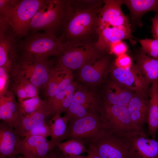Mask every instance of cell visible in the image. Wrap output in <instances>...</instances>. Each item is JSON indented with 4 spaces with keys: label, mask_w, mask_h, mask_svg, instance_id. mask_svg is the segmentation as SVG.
<instances>
[{
    "label": "cell",
    "mask_w": 158,
    "mask_h": 158,
    "mask_svg": "<svg viewBox=\"0 0 158 158\" xmlns=\"http://www.w3.org/2000/svg\"><path fill=\"white\" fill-rule=\"evenodd\" d=\"M103 0H67L61 36L71 46L95 44L98 37L99 15Z\"/></svg>",
    "instance_id": "6da1fadb"
},
{
    "label": "cell",
    "mask_w": 158,
    "mask_h": 158,
    "mask_svg": "<svg viewBox=\"0 0 158 158\" xmlns=\"http://www.w3.org/2000/svg\"><path fill=\"white\" fill-rule=\"evenodd\" d=\"M66 45L61 36L54 34L34 33L27 37L18 45L20 56H35L48 59L50 56L58 57Z\"/></svg>",
    "instance_id": "7a4b0ae2"
},
{
    "label": "cell",
    "mask_w": 158,
    "mask_h": 158,
    "mask_svg": "<svg viewBox=\"0 0 158 158\" xmlns=\"http://www.w3.org/2000/svg\"><path fill=\"white\" fill-rule=\"evenodd\" d=\"M67 0H44L32 18L29 31L43 30L44 32L54 34L62 27L65 18Z\"/></svg>",
    "instance_id": "3957f363"
},
{
    "label": "cell",
    "mask_w": 158,
    "mask_h": 158,
    "mask_svg": "<svg viewBox=\"0 0 158 158\" xmlns=\"http://www.w3.org/2000/svg\"><path fill=\"white\" fill-rule=\"evenodd\" d=\"M98 112L104 130L128 137L138 132L133 123L126 106L100 101Z\"/></svg>",
    "instance_id": "277c9868"
},
{
    "label": "cell",
    "mask_w": 158,
    "mask_h": 158,
    "mask_svg": "<svg viewBox=\"0 0 158 158\" xmlns=\"http://www.w3.org/2000/svg\"><path fill=\"white\" fill-rule=\"evenodd\" d=\"M55 63L54 61L47 59L18 55L16 64L11 73L23 76L35 86L39 90H44L51 70Z\"/></svg>",
    "instance_id": "5b68a950"
},
{
    "label": "cell",
    "mask_w": 158,
    "mask_h": 158,
    "mask_svg": "<svg viewBox=\"0 0 158 158\" xmlns=\"http://www.w3.org/2000/svg\"><path fill=\"white\" fill-rule=\"evenodd\" d=\"M44 0H18L15 4L0 13L16 36L27 35L32 18Z\"/></svg>",
    "instance_id": "8992f818"
},
{
    "label": "cell",
    "mask_w": 158,
    "mask_h": 158,
    "mask_svg": "<svg viewBox=\"0 0 158 158\" xmlns=\"http://www.w3.org/2000/svg\"><path fill=\"white\" fill-rule=\"evenodd\" d=\"M95 44L80 46H71L66 44L56 62L72 71L79 70L85 65L105 55V52L99 49Z\"/></svg>",
    "instance_id": "52a82bcc"
},
{
    "label": "cell",
    "mask_w": 158,
    "mask_h": 158,
    "mask_svg": "<svg viewBox=\"0 0 158 158\" xmlns=\"http://www.w3.org/2000/svg\"><path fill=\"white\" fill-rule=\"evenodd\" d=\"M103 130L98 112L70 121L63 141L75 139L89 145Z\"/></svg>",
    "instance_id": "ba28073f"
},
{
    "label": "cell",
    "mask_w": 158,
    "mask_h": 158,
    "mask_svg": "<svg viewBox=\"0 0 158 158\" xmlns=\"http://www.w3.org/2000/svg\"><path fill=\"white\" fill-rule=\"evenodd\" d=\"M129 138L103 130L89 145L102 158H130Z\"/></svg>",
    "instance_id": "9c48e42d"
},
{
    "label": "cell",
    "mask_w": 158,
    "mask_h": 158,
    "mask_svg": "<svg viewBox=\"0 0 158 158\" xmlns=\"http://www.w3.org/2000/svg\"><path fill=\"white\" fill-rule=\"evenodd\" d=\"M99 97L93 89L78 85L71 104L64 116L68 123L91 113L98 112Z\"/></svg>",
    "instance_id": "30bf717a"
},
{
    "label": "cell",
    "mask_w": 158,
    "mask_h": 158,
    "mask_svg": "<svg viewBox=\"0 0 158 158\" xmlns=\"http://www.w3.org/2000/svg\"><path fill=\"white\" fill-rule=\"evenodd\" d=\"M17 37L7 21L0 19V66L10 73L18 57Z\"/></svg>",
    "instance_id": "8fae6325"
},
{
    "label": "cell",
    "mask_w": 158,
    "mask_h": 158,
    "mask_svg": "<svg viewBox=\"0 0 158 158\" xmlns=\"http://www.w3.org/2000/svg\"><path fill=\"white\" fill-rule=\"evenodd\" d=\"M111 65L110 57L105 55L79 69V79L87 87L98 86L105 81Z\"/></svg>",
    "instance_id": "7c38bea8"
},
{
    "label": "cell",
    "mask_w": 158,
    "mask_h": 158,
    "mask_svg": "<svg viewBox=\"0 0 158 158\" xmlns=\"http://www.w3.org/2000/svg\"><path fill=\"white\" fill-rule=\"evenodd\" d=\"M57 143L41 136L25 137L20 141L17 152L27 158H43L56 147Z\"/></svg>",
    "instance_id": "4fadbf2b"
},
{
    "label": "cell",
    "mask_w": 158,
    "mask_h": 158,
    "mask_svg": "<svg viewBox=\"0 0 158 158\" xmlns=\"http://www.w3.org/2000/svg\"><path fill=\"white\" fill-rule=\"evenodd\" d=\"M149 101V90L136 91L127 107L133 123L138 132H144V126L147 121Z\"/></svg>",
    "instance_id": "5bb4252c"
},
{
    "label": "cell",
    "mask_w": 158,
    "mask_h": 158,
    "mask_svg": "<svg viewBox=\"0 0 158 158\" xmlns=\"http://www.w3.org/2000/svg\"><path fill=\"white\" fill-rule=\"evenodd\" d=\"M109 73L111 79L135 92L149 90V86L135 64L128 69L112 64Z\"/></svg>",
    "instance_id": "9a60e30c"
},
{
    "label": "cell",
    "mask_w": 158,
    "mask_h": 158,
    "mask_svg": "<svg viewBox=\"0 0 158 158\" xmlns=\"http://www.w3.org/2000/svg\"><path fill=\"white\" fill-rule=\"evenodd\" d=\"M72 71L55 63L52 68L46 86L44 90L45 99L51 98L64 90L74 82Z\"/></svg>",
    "instance_id": "2e32d148"
},
{
    "label": "cell",
    "mask_w": 158,
    "mask_h": 158,
    "mask_svg": "<svg viewBox=\"0 0 158 158\" xmlns=\"http://www.w3.org/2000/svg\"><path fill=\"white\" fill-rule=\"evenodd\" d=\"M130 158H158V141L138 132L129 138Z\"/></svg>",
    "instance_id": "e0dca14e"
},
{
    "label": "cell",
    "mask_w": 158,
    "mask_h": 158,
    "mask_svg": "<svg viewBox=\"0 0 158 158\" xmlns=\"http://www.w3.org/2000/svg\"><path fill=\"white\" fill-rule=\"evenodd\" d=\"M135 92L111 79L103 88L100 100L106 104L127 107Z\"/></svg>",
    "instance_id": "ac0fdd59"
},
{
    "label": "cell",
    "mask_w": 158,
    "mask_h": 158,
    "mask_svg": "<svg viewBox=\"0 0 158 158\" xmlns=\"http://www.w3.org/2000/svg\"><path fill=\"white\" fill-rule=\"evenodd\" d=\"M22 138L13 127L1 121L0 123V157L12 158L18 155L17 149Z\"/></svg>",
    "instance_id": "d6986e66"
},
{
    "label": "cell",
    "mask_w": 158,
    "mask_h": 158,
    "mask_svg": "<svg viewBox=\"0 0 158 158\" xmlns=\"http://www.w3.org/2000/svg\"><path fill=\"white\" fill-rule=\"evenodd\" d=\"M21 116L18 103L16 99L15 95L11 90H9L0 96V120L15 129Z\"/></svg>",
    "instance_id": "ffe728a7"
},
{
    "label": "cell",
    "mask_w": 158,
    "mask_h": 158,
    "mask_svg": "<svg viewBox=\"0 0 158 158\" xmlns=\"http://www.w3.org/2000/svg\"><path fill=\"white\" fill-rule=\"evenodd\" d=\"M51 114L49 105L32 113L21 116L15 130L21 138L26 132L37 126L47 123V118Z\"/></svg>",
    "instance_id": "44dd1931"
},
{
    "label": "cell",
    "mask_w": 158,
    "mask_h": 158,
    "mask_svg": "<svg viewBox=\"0 0 158 158\" xmlns=\"http://www.w3.org/2000/svg\"><path fill=\"white\" fill-rule=\"evenodd\" d=\"M130 11L133 23L142 26L141 18L145 13L150 11L158 13V0H123Z\"/></svg>",
    "instance_id": "7402d4cb"
},
{
    "label": "cell",
    "mask_w": 158,
    "mask_h": 158,
    "mask_svg": "<svg viewBox=\"0 0 158 158\" xmlns=\"http://www.w3.org/2000/svg\"><path fill=\"white\" fill-rule=\"evenodd\" d=\"M135 64L147 85L158 81V59L147 55L142 51L136 56Z\"/></svg>",
    "instance_id": "603a6c76"
},
{
    "label": "cell",
    "mask_w": 158,
    "mask_h": 158,
    "mask_svg": "<svg viewBox=\"0 0 158 158\" xmlns=\"http://www.w3.org/2000/svg\"><path fill=\"white\" fill-rule=\"evenodd\" d=\"M78 85L74 81L64 90L50 99H47L51 108V114H60L68 110Z\"/></svg>",
    "instance_id": "cb8c5ba5"
},
{
    "label": "cell",
    "mask_w": 158,
    "mask_h": 158,
    "mask_svg": "<svg viewBox=\"0 0 158 158\" xmlns=\"http://www.w3.org/2000/svg\"><path fill=\"white\" fill-rule=\"evenodd\" d=\"M158 82H153L149 90L150 101L147 123L148 134L153 139H156L158 127Z\"/></svg>",
    "instance_id": "d4e9b609"
},
{
    "label": "cell",
    "mask_w": 158,
    "mask_h": 158,
    "mask_svg": "<svg viewBox=\"0 0 158 158\" xmlns=\"http://www.w3.org/2000/svg\"><path fill=\"white\" fill-rule=\"evenodd\" d=\"M10 74L13 80L11 90L18 102L39 95L37 88L27 79L16 74Z\"/></svg>",
    "instance_id": "484cf974"
},
{
    "label": "cell",
    "mask_w": 158,
    "mask_h": 158,
    "mask_svg": "<svg viewBox=\"0 0 158 158\" xmlns=\"http://www.w3.org/2000/svg\"><path fill=\"white\" fill-rule=\"evenodd\" d=\"M68 122L64 116L56 114L48 123L50 130L51 140L57 143L62 142L67 129Z\"/></svg>",
    "instance_id": "4316f807"
},
{
    "label": "cell",
    "mask_w": 158,
    "mask_h": 158,
    "mask_svg": "<svg viewBox=\"0 0 158 158\" xmlns=\"http://www.w3.org/2000/svg\"><path fill=\"white\" fill-rule=\"evenodd\" d=\"M56 147L61 152L64 157L80 155L87 152V149L83 142L75 139L58 142L56 144Z\"/></svg>",
    "instance_id": "83f0119b"
},
{
    "label": "cell",
    "mask_w": 158,
    "mask_h": 158,
    "mask_svg": "<svg viewBox=\"0 0 158 158\" xmlns=\"http://www.w3.org/2000/svg\"><path fill=\"white\" fill-rule=\"evenodd\" d=\"M18 103L21 116L33 113L48 105L47 99L42 100L39 95L18 102Z\"/></svg>",
    "instance_id": "f1b7e54d"
},
{
    "label": "cell",
    "mask_w": 158,
    "mask_h": 158,
    "mask_svg": "<svg viewBox=\"0 0 158 158\" xmlns=\"http://www.w3.org/2000/svg\"><path fill=\"white\" fill-rule=\"evenodd\" d=\"M142 51L151 57L158 59V40L145 39L140 41Z\"/></svg>",
    "instance_id": "f546056e"
},
{
    "label": "cell",
    "mask_w": 158,
    "mask_h": 158,
    "mask_svg": "<svg viewBox=\"0 0 158 158\" xmlns=\"http://www.w3.org/2000/svg\"><path fill=\"white\" fill-rule=\"evenodd\" d=\"M33 136H39L47 138L50 136L49 126L47 122L36 126L25 133L22 138Z\"/></svg>",
    "instance_id": "4dcf8cb0"
},
{
    "label": "cell",
    "mask_w": 158,
    "mask_h": 158,
    "mask_svg": "<svg viewBox=\"0 0 158 158\" xmlns=\"http://www.w3.org/2000/svg\"><path fill=\"white\" fill-rule=\"evenodd\" d=\"M10 74V72L6 68L0 66V96L5 94L9 90Z\"/></svg>",
    "instance_id": "1f68e13d"
},
{
    "label": "cell",
    "mask_w": 158,
    "mask_h": 158,
    "mask_svg": "<svg viewBox=\"0 0 158 158\" xmlns=\"http://www.w3.org/2000/svg\"><path fill=\"white\" fill-rule=\"evenodd\" d=\"M127 50L126 44L120 40L111 43L109 46L108 51L118 56L126 54Z\"/></svg>",
    "instance_id": "d6a6232c"
},
{
    "label": "cell",
    "mask_w": 158,
    "mask_h": 158,
    "mask_svg": "<svg viewBox=\"0 0 158 158\" xmlns=\"http://www.w3.org/2000/svg\"><path fill=\"white\" fill-rule=\"evenodd\" d=\"M113 64L116 67L124 69L130 68L133 65L131 58L126 54L117 56Z\"/></svg>",
    "instance_id": "836d02e7"
},
{
    "label": "cell",
    "mask_w": 158,
    "mask_h": 158,
    "mask_svg": "<svg viewBox=\"0 0 158 158\" xmlns=\"http://www.w3.org/2000/svg\"><path fill=\"white\" fill-rule=\"evenodd\" d=\"M152 21L151 32L154 39L158 40V13L151 19Z\"/></svg>",
    "instance_id": "e575fe53"
},
{
    "label": "cell",
    "mask_w": 158,
    "mask_h": 158,
    "mask_svg": "<svg viewBox=\"0 0 158 158\" xmlns=\"http://www.w3.org/2000/svg\"><path fill=\"white\" fill-rule=\"evenodd\" d=\"M18 0H0V13L15 4Z\"/></svg>",
    "instance_id": "d590c367"
},
{
    "label": "cell",
    "mask_w": 158,
    "mask_h": 158,
    "mask_svg": "<svg viewBox=\"0 0 158 158\" xmlns=\"http://www.w3.org/2000/svg\"><path fill=\"white\" fill-rule=\"evenodd\" d=\"M87 155L85 158H102L96 149L92 145H88L87 151Z\"/></svg>",
    "instance_id": "8d00e7d4"
},
{
    "label": "cell",
    "mask_w": 158,
    "mask_h": 158,
    "mask_svg": "<svg viewBox=\"0 0 158 158\" xmlns=\"http://www.w3.org/2000/svg\"><path fill=\"white\" fill-rule=\"evenodd\" d=\"M54 149L43 158H59L57 153L54 151Z\"/></svg>",
    "instance_id": "74e56055"
},
{
    "label": "cell",
    "mask_w": 158,
    "mask_h": 158,
    "mask_svg": "<svg viewBox=\"0 0 158 158\" xmlns=\"http://www.w3.org/2000/svg\"><path fill=\"white\" fill-rule=\"evenodd\" d=\"M65 158H85V156L83 155H80L74 157H66Z\"/></svg>",
    "instance_id": "f35d334b"
},
{
    "label": "cell",
    "mask_w": 158,
    "mask_h": 158,
    "mask_svg": "<svg viewBox=\"0 0 158 158\" xmlns=\"http://www.w3.org/2000/svg\"><path fill=\"white\" fill-rule=\"evenodd\" d=\"M12 158H27V157H25L22 155H20L19 154H18L16 156L13 157Z\"/></svg>",
    "instance_id": "ab89813d"
},
{
    "label": "cell",
    "mask_w": 158,
    "mask_h": 158,
    "mask_svg": "<svg viewBox=\"0 0 158 158\" xmlns=\"http://www.w3.org/2000/svg\"><path fill=\"white\" fill-rule=\"evenodd\" d=\"M0 158H5V157H0Z\"/></svg>",
    "instance_id": "60d3db41"
},
{
    "label": "cell",
    "mask_w": 158,
    "mask_h": 158,
    "mask_svg": "<svg viewBox=\"0 0 158 158\" xmlns=\"http://www.w3.org/2000/svg\"></svg>",
    "instance_id": "b9f144b4"
}]
</instances>
